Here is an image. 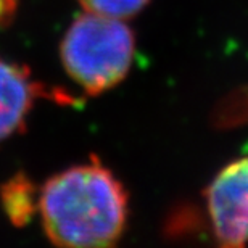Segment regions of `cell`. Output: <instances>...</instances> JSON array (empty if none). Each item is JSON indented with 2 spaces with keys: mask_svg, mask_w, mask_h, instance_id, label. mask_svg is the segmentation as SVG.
I'll return each mask as SVG.
<instances>
[{
  "mask_svg": "<svg viewBox=\"0 0 248 248\" xmlns=\"http://www.w3.org/2000/svg\"><path fill=\"white\" fill-rule=\"evenodd\" d=\"M42 227L58 247H110L127 221V195L98 161L73 166L50 177L37 200Z\"/></svg>",
  "mask_w": 248,
  "mask_h": 248,
  "instance_id": "cell-1",
  "label": "cell"
},
{
  "mask_svg": "<svg viewBox=\"0 0 248 248\" xmlns=\"http://www.w3.org/2000/svg\"><path fill=\"white\" fill-rule=\"evenodd\" d=\"M134 50V34L123 19L87 12L74 19L60 46L68 76L91 95L108 91L126 78Z\"/></svg>",
  "mask_w": 248,
  "mask_h": 248,
  "instance_id": "cell-2",
  "label": "cell"
},
{
  "mask_svg": "<svg viewBox=\"0 0 248 248\" xmlns=\"http://www.w3.org/2000/svg\"><path fill=\"white\" fill-rule=\"evenodd\" d=\"M206 210L217 244H248V155L227 165L206 190Z\"/></svg>",
  "mask_w": 248,
  "mask_h": 248,
  "instance_id": "cell-3",
  "label": "cell"
},
{
  "mask_svg": "<svg viewBox=\"0 0 248 248\" xmlns=\"http://www.w3.org/2000/svg\"><path fill=\"white\" fill-rule=\"evenodd\" d=\"M41 97L58 100L66 95H55V92L34 81L29 69L0 58V142L21 131L34 103Z\"/></svg>",
  "mask_w": 248,
  "mask_h": 248,
  "instance_id": "cell-4",
  "label": "cell"
},
{
  "mask_svg": "<svg viewBox=\"0 0 248 248\" xmlns=\"http://www.w3.org/2000/svg\"><path fill=\"white\" fill-rule=\"evenodd\" d=\"M3 206L15 224H23L31 215V187L21 177H15L3 187Z\"/></svg>",
  "mask_w": 248,
  "mask_h": 248,
  "instance_id": "cell-5",
  "label": "cell"
},
{
  "mask_svg": "<svg viewBox=\"0 0 248 248\" xmlns=\"http://www.w3.org/2000/svg\"><path fill=\"white\" fill-rule=\"evenodd\" d=\"M87 13L124 19L134 16L148 3V0H79Z\"/></svg>",
  "mask_w": 248,
  "mask_h": 248,
  "instance_id": "cell-6",
  "label": "cell"
},
{
  "mask_svg": "<svg viewBox=\"0 0 248 248\" xmlns=\"http://www.w3.org/2000/svg\"><path fill=\"white\" fill-rule=\"evenodd\" d=\"M16 12V0H0V26L8 23Z\"/></svg>",
  "mask_w": 248,
  "mask_h": 248,
  "instance_id": "cell-7",
  "label": "cell"
}]
</instances>
